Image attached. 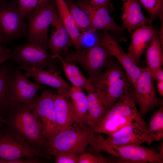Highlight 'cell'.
<instances>
[{"label":"cell","mask_w":163,"mask_h":163,"mask_svg":"<svg viewBox=\"0 0 163 163\" xmlns=\"http://www.w3.org/2000/svg\"><path fill=\"white\" fill-rule=\"evenodd\" d=\"M51 25L52 32L48 39V49L52 58L55 59L56 56L61 55L62 52L67 50L72 44L57 11L54 14Z\"/></svg>","instance_id":"18"},{"label":"cell","mask_w":163,"mask_h":163,"mask_svg":"<svg viewBox=\"0 0 163 163\" xmlns=\"http://www.w3.org/2000/svg\"><path fill=\"white\" fill-rule=\"evenodd\" d=\"M123 2L121 19L123 28L130 33L141 27L152 25L153 20L142 13L138 0H121Z\"/></svg>","instance_id":"16"},{"label":"cell","mask_w":163,"mask_h":163,"mask_svg":"<svg viewBox=\"0 0 163 163\" xmlns=\"http://www.w3.org/2000/svg\"><path fill=\"white\" fill-rule=\"evenodd\" d=\"M94 133L88 125L75 122L70 127L58 132L48 141L46 153L50 156L62 152L80 154L85 152Z\"/></svg>","instance_id":"4"},{"label":"cell","mask_w":163,"mask_h":163,"mask_svg":"<svg viewBox=\"0 0 163 163\" xmlns=\"http://www.w3.org/2000/svg\"><path fill=\"white\" fill-rule=\"evenodd\" d=\"M133 91L134 88L132 87L114 103L107 110L102 120L117 117L133 116L143 119L136 107Z\"/></svg>","instance_id":"19"},{"label":"cell","mask_w":163,"mask_h":163,"mask_svg":"<svg viewBox=\"0 0 163 163\" xmlns=\"http://www.w3.org/2000/svg\"><path fill=\"white\" fill-rule=\"evenodd\" d=\"M17 3L0 5V38L9 43L27 35V26Z\"/></svg>","instance_id":"9"},{"label":"cell","mask_w":163,"mask_h":163,"mask_svg":"<svg viewBox=\"0 0 163 163\" xmlns=\"http://www.w3.org/2000/svg\"><path fill=\"white\" fill-rule=\"evenodd\" d=\"M55 59H58L61 62L66 76L72 86L88 92L94 91L91 81L83 75L75 63L66 61L61 55L56 56Z\"/></svg>","instance_id":"26"},{"label":"cell","mask_w":163,"mask_h":163,"mask_svg":"<svg viewBox=\"0 0 163 163\" xmlns=\"http://www.w3.org/2000/svg\"><path fill=\"white\" fill-rule=\"evenodd\" d=\"M80 154L69 152H57L53 155L55 163H78Z\"/></svg>","instance_id":"35"},{"label":"cell","mask_w":163,"mask_h":163,"mask_svg":"<svg viewBox=\"0 0 163 163\" xmlns=\"http://www.w3.org/2000/svg\"><path fill=\"white\" fill-rule=\"evenodd\" d=\"M19 68L24 70L25 76L32 77L37 83L46 85L57 90V92L66 95L72 86L61 76L60 71L53 69H40L27 65L19 64Z\"/></svg>","instance_id":"14"},{"label":"cell","mask_w":163,"mask_h":163,"mask_svg":"<svg viewBox=\"0 0 163 163\" xmlns=\"http://www.w3.org/2000/svg\"><path fill=\"white\" fill-rule=\"evenodd\" d=\"M153 80L157 81H163V70L162 68L158 70L155 73Z\"/></svg>","instance_id":"39"},{"label":"cell","mask_w":163,"mask_h":163,"mask_svg":"<svg viewBox=\"0 0 163 163\" xmlns=\"http://www.w3.org/2000/svg\"><path fill=\"white\" fill-rule=\"evenodd\" d=\"M48 0H17L18 8L25 18L33 10L45 3Z\"/></svg>","instance_id":"33"},{"label":"cell","mask_w":163,"mask_h":163,"mask_svg":"<svg viewBox=\"0 0 163 163\" xmlns=\"http://www.w3.org/2000/svg\"><path fill=\"white\" fill-rule=\"evenodd\" d=\"M85 152L79 155L78 163H117L116 158H109L102 155L100 152Z\"/></svg>","instance_id":"32"},{"label":"cell","mask_w":163,"mask_h":163,"mask_svg":"<svg viewBox=\"0 0 163 163\" xmlns=\"http://www.w3.org/2000/svg\"><path fill=\"white\" fill-rule=\"evenodd\" d=\"M96 32L87 30L80 33V41L82 50L99 44L100 35L97 34Z\"/></svg>","instance_id":"34"},{"label":"cell","mask_w":163,"mask_h":163,"mask_svg":"<svg viewBox=\"0 0 163 163\" xmlns=\"http://www.w3.org/2000/svg\"><path fill=\"white\" fill-rule=\"evenodd\" d=\"M5 62L0 65V113L3 117L5 115L7 116L12 105L11 96L15 72Z\"/></svg>","instance_id":"21"},{"label":"cell","mask_w":163,"mask_h":163,"mask_svg":"<svg viewBox=\"0 0 163 163\" xmlns=\"http://www.w3.org/2000/svg\"><path fill=\"white\" fill-rule=\"evenodd\" d=\"M12 55L11 53L6 54H0V65L7 61L8 60L11 59Z\"/></svg>","instance_id":"40"},{"label":"cell","mask_w":163,"mask_h":163,"mask_svg":"<svg viewBox=\"0 0 163 163\" xmlns=\"http://www.w3.org/2000/svg\"><path fill=\"white\" fill-rule=\"evenodd\" d=\"M65 95L71 101L75 113V122L88 126V99L83 90L72 85Z\"/></svg>","instance_id":"24"},{"label":"cell","mask_w":163,"mask_h":163,"mask_svg":"<svg viewBox=\"0 0 163 163\" xmlns=\"http://www.w3.org/2000/svg\"><path fill=\"white\" fill-rule=\"evenodd\" d=\"M11 59L19 64H24L37 69H55L56 64L47 51L36 45L27 42L15 46L11 51Z\"/></svg>","instance_id":"12"},{"label":"cell","mask_w":163,"mask_h":163,"mask_svg":"<svg viewBox=\"0 0 163 163\" xmlns=\"http://www.w3.org/2000/svg\"><path fill=\"white\" fill-rule=\"evenodd\" d=\"M161 23L160 28L158 31V35L162 46L163 47V16L159 18Z\"/></svg>","instance_id":"38"},{"label":"cell","mask_w":163,"mask_h":163,"mask_svg":"<svg viewBox=\"0 0 163 163\" xmlns=\"http://www.w3.org/2000/svg\"><path fill=\"white\" fill-rule=\"evenodd\" d=\"M157 89L158 92L161 97L163 96V81H156Z\"/></svg>","instance_id":"41"},{"label":"cell","mask_w":163,"mask_h":163,"mask_svg":"<svg viewBox=\"0 0 163 163\" xmlns=\"http://www.w3.org/2000/svg\"><path fill=\"white\" fill-rule=\"evenodd\" d=\"M99 43L104 46L122 66L132 85L135 86L141 72V68L125 52L111 34L104 31L100 34Z\"/></svg>","instance_id":"13"},{"label":"cell","mask_w":163,"mask_h":163,"mask_svg":"<svg viewBox=\"0 0 163 163\" xmlns=\"http://www.w3.org/2000/svg\"><path fill=\"white\" fill-rule=\"evenodd\" d=\"M163 48L158 32L153 36L145 51L146 67L153 78L155 73L163 65Z\"/></svg>","instance_id":"25"},{"label":"cell","mask_w":163,"mask_h":163,"mask_svg":"<svg viewBox=\"0 0 163 163\" xmlns=\"http://www.w3.org/2000/svg\"><path fill=\"white\" fill-rule=\"evenodd\" d=\"M101 140L104 143L110 145H149L154 141L147 130L142 129L128 133L117 137L108 136L105 138L99 135Z\"/></svg>","instance_id":"23"},{"label":"cell","mask_w":163,"mask_h":163,"mask_svg":"<svg viewBox=\"0 0 163 163\" xmlns=\"http://www.w3.org/2000/svg\"><path fill=\"white\" fill-rule=\"evenodd\" d=\"M56 11L55 4L48 0L27 15L26 24L27 43L47 51L48 29Z\"/></svg>","instance_id":"6"},{"label":"cell","mask_w":163,"mask_h":163,"mask_svg":"<svg viewBox=\"0 0 163 163\" xmlns=\"http://www.w3.org/2000/svg\"><path fill=\"white\" fill-rule=\"evenodd\" d=\"M88 125L93 131L104 118L106 110L97 94L88 92Z\"/></svg>","instance_id":"27"},{"label":"cell","mask_w":163,"mask_h":163,"mask_svg":"<svg viewBox=\"0 0 163 163\" xmlns=\"http://www.w3.org/2000/svg\"><path fill=\"white\" fill-rule=\"evenodd\" d=\"M57 12L69 36L76 51L82 50L80 41V33L74 19L65 0H55Z\"/></svg>","instance_id":"22"},{"label":"cell","mask_w":163,"mask_h":163,"mask_svg":"<svg viewBox=\"0 0 163 163\" xmlns=\"http://www.w3.org/2000/svg\"><path fill=\"white\" fill-rule=\"evenodd\" d=\"M146 10L149 18L154 20L163 16V0H138Z\"/></svg>","instance_id":"31"},{"label":"cell","mask_w":163,"mask_h":163,"mask_svg":"<svg viewBox=\"0 0 163 163\" xmlns=\"http://www.w3.org/2000/svg\"><path fill=\"white\" fill-rule=\"evenodd\" d=\"M85 2L91 7L97 8L109 4L111 0H81Z\"/></svg>","instance_id":"36"},{"label":"cell","mask_w":163,"mask_h":163,"mask_svg":"<svg viewBox=\"0 0 163 163\" xmlns=\"http://www.w3.org/2000/svg\"><path fill=\"white\" fill-rule=\"evenodd\" d=\"M7 117V129L47 154L46 149L48 141L43 134L41 125L34 116L30 104L13 103Z\"/></svg>","instance_id":"1"},{"label":"cell","mask_w":163,"mask_h":163,"mask_svg":"<svg viewBox=\"0 0 163 163\" xmlns=\"http://www.w3.org/2000/svg\"><path fill=\"white\" fill-rule=\"evenodd\" d=\"M62 57L66 61L80 66L91 82L100 76L113 59L107 49L99 43L80 51L70 52Z\"/></svg>","instance_id":"5"},{"label":"cell","mask_w":163,"mask_h":163,"mask_svg":"<svg viewBox=\"0 0 163 163\" xmlns=\"http://www.w3.org/2000/svg\"><path fill=\"white\" fill-rule=\"evenodd\" d=\"M1 126H0V127H1Z\"/></svg>","instance_id":"46"},{"label":"cell","mask_w":163,"mask_h":163,"mask_svg":"<svg viewBox=\"0 0 163 163\" xmlns=\"http://www.w3.org/2000/svg\"><path fill=\"white\" fill-rule=\"evenodd\" d=\"M134 121L139 122L148 128L147 126L143 119H139L133 116L117 117L102 120L94 129V132L109 135Z\"/></svg>","instance_id":"28"},{"label":"cell","mask_w":163,"mask_h":163,"mask_svg":"<svg viewBox=\"0 0 163 163\" xmlns=\"http://www.w3.org/2000/svg\"><path fill=\"white\" fill-rule=\"evenodd\" d=\"M2 43L0 38V54H6L11 53V51L9 49L4 46L2 45Z\"/></svg>","instance_id":"42"},{"label":"cell","mask_w":163,"mask_h":163,"mask_svg":"<svg viewBox=\"0 0 163 163\" xmlns=\"http://www.w3.org/2000/svg\"><path fill=\"white\" fill-rule=\"evenodd\" d=\"M27 78L19 68L15 69L11 96L12 104H31L37 97V92L44 88L43 85L31 82Z\"/></svg>","instance_id":"15"},{"label":"cell","mask_w":163,"mask_h":163,"mask_svg":"<svg viewBox=\"0 0 163 163\" xmlns=\"http://www.w3.org/2000/svg\"><path fill=\"white\" fill-rule=\"evenodd\" d=\"M89 145L90 149L104 152L115 157L119 163H163V155L152 147L141 145H116L106 144L94 134Z\"/></svg>","instance_id":"3"},{"label":"cell","mask_w":163,"mask_h":163,"mask_svg":"<svg viewBox=\"0 0 163 163\" xmlns=\"http://www.w3.org/2000/svg\"><path fill=\"white\" fill-rule=\"evenodd\" d=\"M154 80L147 67L141 68V72L134 88L133 96L138 104L139 111L142 117L163 102L157 97Z\"/></svg>","instance_id":"11"},{"label":"cell","mask_w":163,"mask_h":163,"mask_svg":"<svg viewBox=\"0 0 163 163\" xmlns=\"http://www.w3.org/2000/svg\"><path fill=\"white\" fill-rule=\"evenodd\" d=\"M157 150L161 155H163V142L161 144L159 145L157 148Z\"/></svg>","instance_id":"43"},{"label":"cell","mask_w":163,"mask_h":163,"mask_svg":"<svg viewBox=\"0 0 163 163\" xmlns=\"http://www.w3.org/2000/svg\"><path fill=\"white\" fill-rule=\"evenodd\" d=\"M149 133L154 141L157 142L163 138V102L158 110L151 116L147 126Z\"/></svg>","instance_id":"29"},{"label":"cell","mask_w":163,"mask_h":163,"mask_svg":"<svg viewBox=\"0 0 163 163\" xmlns=\"http://www.w3.org/2000/svg\"><path fill=\"white\" fill-rule=\"evenodd\" d=\"M75 3L86 13L88 17L90 26L88 30L92 32L109 31L118 41H126L124 30L122 26L116 24L110 15L113 11V5L110 3L97 8L91 7L81 0Z\"/></svg>","instance_id":"8"},{"label":"cell","mask_w":163,"mask_h":163,"mask_svg":"<svg viewBox=\"0 0 163 163\" xmlns=\"http://www.w3.org/2000/svg\"></svg>","instance_id":"45"},{"label":"cell","mask_w":163,"mask_h":163,"mask_svg":"<svg viewBox=\"0 0 163 163\" xmlns=\"http://www.w3.org/2000/svg\"><path fill=\"white\" fill-rule=\"evenodd\" d=\"M54 102L57 133L70 127L75 122V115L71 100L63 94L55 93Z\"/></svg>","instance_id":"20"},{"label":"cell","mask_w":163,"mask_h":163,"mask_svg":"<svg viewBox=\"0 0 163 163\" xmlns=\"http://www.w3.org/2000/svg\"><path fill=\"white\" fill-rule=\"evenodd\" d=\"M91 84L106 110L133 87L122 66L113 59Z\"/></svg>","instance_id":"2"},{"label":"cell","mask_w":163,"mask_h":163,"mask_svg":"<svg viewBox=\"0 0 163 163\" xmlns=\"http://www.w3.org/2000/svg\"><path fill=\"white\" fill-rule=\"evenodd\" d=\"M43 161L35 158H27L18 160L11 161H3L0 160V163H40Z\"/></svg>","instance_id":"37"},{"label":"cell","mask_w":163,"mask_h":163,"mask_svg":"<svg viewBox=\"0 0 163 163\" xmlns=\"http://www.w3.org/2000/svg\"><path fill=\"white\" fill-rule=\"evenodd\" d=\"M66 2L78 29L82 32L88 30L90 27V22L86 13L73 0H66Z\"/></svg>","instance_id":"30"},{"label":"cell","mask_w":163,"mask_h":163,"mask_svg":"<svg viewBox=\"0 0 163 163\" xmlns=\"http://www.w3.org/2000/svg\"><path fill=\"white\" fill-rule=\"evenodd\" d=\"M55 92L45 89L30 104L34 114L41 125L43 134L48 141L57 133V126L54 102Z\"/></svg>","instance_id":"10"},{"label":"cell","mask_w":163,"mask_h":163,"mask_svg":"<svg viewBox=\"0 0 163 163\" xmlns=\"http://www.w3.org/2000/svg\"><path fill=\"white\" fill-rule=\"evenodd\" d=\"M35 157L50 158V155L18 138L6 128H0V160L11 161Z\"/></svg>","instance_id":"7"},{"label":"cell","mask_w":163,"mask_h":163,"mask_svg":"<svg viewBox=\"0 0 163 163\" xmlns=\"http://www.w3.org/2000/svg\"><path fill=\"white\" fill-rule=\"evenodd\" d=\"M6 120L4 118V117L0 113V126L4 124H6Z\"/></svg>","instance_id":"44"},{"label":"cell","mask_w":163,"mask_h":163,"mask_svg":"<svg viewBox=\"0 0 163 163\" xmlns=\"http://www.w3.org/2000/svg\"><path fill=\"white\" fill-rule=\"evenodd\" d=\"M158 31L151 25L141 27L132 32L127 53L139 66L142 55L145 52L151 39Z\"/></svg>","instance_id":"17"}]
</instances>
